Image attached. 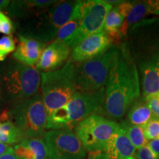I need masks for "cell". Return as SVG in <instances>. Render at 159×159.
I'll list each match as a JSON object with an SVG mask.
<instances>
[{
  "mask_svg": "<svg viewBox=\"0 0 159 159\" xmlns=\"http://www.w3.org/2000/svg\"><path fill=\"white\" fill-rule=\"evenodd\" d=\"M121 125L135 148L139 149L148 144V140L144 136L142 127L132 125L130 122H125Z\"/></svg>",
  "mask_w": 159,
  "mask_h": 159,
  "instance_id": "44dd1931",
  "label": "cell"
},
{
  "mask_svg": "<svg viewBox=\"0 0 159 159\" xmlns=\"http://www.w3.org/2000/svg\"><path fill=\"white\" fill-rule=\"evenodd\" d=\"M142 128L144 136L148 140L159 138V117L153 114L150 120Z\"/></svg>",
  "mask_w": 159,
  "mask_h": 159,
  "instance_id": "603a6c76",
  "label": "cell"
},
{
  "mask_svg": "<svg viewBox=\"0 0 159 159\" xmlns=\"http://www.w3.org/2000/svg\"><path fill=\"white\" fill-rule=\"evenodd\" d=\"M148 5V14L159 15V0L147 1Z\"/></svg>",
  "mask_w": 159,
  "mask_h": 159,
  "instance_id": "f1b7e54d",
  "label": "cell"
},
{
  "mask_svg": "<svg viewBox=\"0 0 159 159\" xmlns=\"http://www.w3.org/2000/svg\"><path fill=\"white\" fill-rule=\"evenodd\" d=\"M13 149L21 159H49L43 138L26 139L16 144Z\"/></svg>",
  "mask_w": 159,
  "mask_h": 159,
  "instance_id": "2e32d148",
  "label": "cell"
},
{
  "mask_svg": "<svg viewBox=\"0 0 159 159\" xmlns=\"http://www.w3.org/2000/svg\"><path fill=\"white\" fill-rule=\"evenodd\" d=\"M148 146L150 150L159 158V138L150 140L148 143Z\"/></svg>",
  "mask_w": 159,
  "mask_h": 159,
  "instance_id": "f546056e",
  "label": "cell"
},
{
  "mask_svg": "<svg viewBox=\"0 0 159 159\" xmlns=\"http://www.w3.org/2000/svg\"><path fill=\"white\" fill-rule=\"evenodd\" d=\"M75 2H58L35 16L25 25L19 34L47 43L56 37L61 27L71 19Z\"/></svg>",
  "mask_w": 159,
  "mask_h": 159,
  "instance_id": "5b68a950",
  "label": "cell"
},
{
  "mask_svg": "<svg viewBox=\"0 0 159 159\" xmlns=\"http://www.w3.org/2000/svg\"><path fill=\"white\" fill-rule=\"evenodd\" d=\"M13 32V25L12 21L2 12L0 11V33L11 35Z\"/></svg>",
  "mask_w": 159,
  "mask_h": 159,
  "instance_id": "d4e9b609",
  "label": "cell"
},
{
  "mask_svg": "<svg viewBox=\"0 0 159 159\" xmlns=\"http://www.w3.org/2000/svg\"><path fill=\"white\" fill-rule=\"evenodd\" d=\"M16 49V42L11 35H5L0 39V61H3L10 53Z\"/></svg>",
  "mask_w": 159,
  "mask_h": 159,
  "instance_id": "cb8c5ba5",
  "label": "cell"
},
{
  "mask_svg": "<svg viewBox=\"0 0 159 159\" xmlns=\"http://www.w3.org/2000/svg\"><path fill=\"white\" fill-rule=\"evenodd\" d=\"M69 54L70 48L66 43L55 39L43 49L35 68L43 72L57 70L66 63Z\"/></svg>",
  "mask_w": 159,
  "mask_h": 159,
  "instance_id": "7c38bea8",
  "label": "cell"
},
{
  "mask_svg": "<svg viewBox=\"0 0 159 159\" xmlns=\"http://www.w3.org/2000/svg\"><path fill=\"white\" fill-rule=\"evenodd\" d=\"M119 50L112 47L94 59L75 64V83L77 91L94 92L105 87L109 71Z\"/></svg>",
  "mask_w": 159,
  "mask_h": 159,
  "instance_id": "ba28073f",
  "label": "cell"
},
{
  "mask_svg": "<svg viewBox=\"0 0 159 159\" xmlns=\"http://www.w3.org/2000/svg\"><path fill=\"white\" fill-rule=\"evenodd\" d=\"M57 2L58 1L48 0L13 1L7 7V13L11 16L23 19L30 16H36Z\"/></svg>",
  "mask_w": 159,
  "mask_h": 159,
  "instance_id": "5bb4252c",
  "label": "cell"
},
{
  "mask_svg": "<svg viewBox=\"0 0 159 159\" xmlns=\"http://www.w3.org/2000/svg\"><path fill=\"white\" fill-rule=\"evenodd\" d=\"M87 159H108V158L104 152H94L89 153V156Z\"/></svg>",
  "mask_w": 159,
  "mask_h": 159,
  "instance_id": "4dcf8cb0",
  "label": "cell"
},
{
  "mask_svg": "<svg viewBox=\"0 0 159 159\" xmlns=\"http://www.w3.org/2000/svg\"><path fill=\"white\" fill-rule=\"evenodd\" d=\"M0 159H21L19 158L13 152V149H11V150H9L8 152H6V153L3 154L2 156H0Z\"/></svg>",
  "mask_w": 159,
  "mask_h": 159,
  "instance_id": "1f68e13d",
  "label": "cell"
},
{
  "mask_svg": "<svg viewBox=\"0 0 159 159\" xmlns=\"http://www.w3.org/2000/svg\"><path fill=\"white\" fill-rule=\"evenodd\" d=\"M157 57V65H158V71H159V53L158 55L156 56Z\"/></svg>",
  "mask_w": 159,
  "mask_h": 159,
  "instance_id": "e575fe53",
  "label": "cell"
},
{
  "mask_svg": "<svg viewBox=\"0 0 159 159\" xmlns=\"http://www.w3.org/2000/svg\"><path fill=\"white\" fill-rule=\"evenodd\" d=\"M49 159H86L87 151L71 130H50L45 133Z\"/></svg>",
  "mask_w": 159,
  "mask_h": 159,
  "instance_id": "30bf717a",
  "label": "cell"
},
{
  "mask_svg": "<svg viewBox=\"0 0 159 159\" xmlns=\"http://www.w3.org/2000/svg\"><path fill=\"white\" fill-rule=\"evenodd\" d=\"M19 42L13 57L17 62L28 66H33L39 62L41 53L46 47V43L32 38L19 34Z\"/></svg>",
  "mask_w": 159,
  "mask_h": 159,
  "instance_id": "4fadbf2b",
  "label": "cell"
},
{
  "mask_svg": "<svg viewBox=\"0 0 159 159\" xmlns=\"http://www.w3.org/2000/svg\"><path fill=\"white\" fill-rule=\"evenodd\" d=\"M147 14H148V5L147 2H140L134 3L132 9L130 10V13L127 16L126 19L124 21L122 27H121V34H126L127 30L131 25L138 22Z\"/></svg>",
  "mask_w": 159,
  "mask_h": 159,
  "instance_id": "ffe728a7",
  "label": "cell"
},
{
  "mask_svg": "<svg viewBox=\"0 0 159 159\" xmlns=\"http://www.w3.org/2000/svg\"><path fill=\"white\" fill-rule=\"evenodd\" d=\"M113 41L104 32L85 38L71 53V59L74 62H84L104 54L112 47Z\"/></svg>",
  "mask_w": 159,
  "mask_h": 159,
  "instance_id": "8fae6325",
  "label": "cell"
},
{
  "mask_svg": "<svg viewBox=\"0 0 159 159\" xmlns=\"http://www.w3.org/2000/svg\"><path fill=\"white\" fill-rule=\"evenodd\" d=\"M119 124L102 116L93 114L75 127V134L86 151L105 152Z\"/></svg>",
  "mask_w": 159,
  "mask_h": 159,
  "instance_id": "9c48e42d",
  "label": "cell"
},
{
  "mask_svg": "<svg viewBox=\"0 0 159 159\" xmlns=\"http://www.w3.org/2000/svg\"><path fill=\"white\" fill-rule=\"evenodd\" d=\"M105 99V87L94 92L76 91L63 107L47 117V129L71 130L102 108Z\"/></svg>",
  "mask_w": 159,
  "mask_h": 159,
  "instance_id": "3957f363",
  "label": "cell"
},
{
  "mask_svg": "<svg viewBox=\"0 0 159 159\" xmlns=\"http://www.w3.org/2000/svg\"><path fill=\"white\" fill-rule=\"evenodd\" d=\"M128 159H137V158H136V156H134V157H131V158H128Z\"/></svg>",
  "mask_w": 159,
  "mask_h": 159,
  "instance_id": "8d00e7d4",
  "label": "cell"
},
{
  "mask_svg": "<svg viewBox=\"0 0 159 159\" xmlns=\"http://www.w3.org/2000/svg\"><path fill=\"white\" fill-rule=\"evenodd\" d=\"M134 3L132 2H125L122 1V2L119 5H117L115 8L118 13L122 16V17L126 18L127 16L128 15V13H130V10L132 9L133 6H134Z\"/></svg>",
  "mask_w": 159,
  "mask_h": 159,
  "instance_id": "4316f807",
  "label": "cell"
},
{
  "mask_svg": "<svg viewBox=\"0 0 159 159\" xmlns=\"http://www.w3.org/2000/svg\"><path fill=\"white\" fill-rule=\"evenodd\" d=\"M142 91L145 101L159 94V71L157 57L148 60L142 66Z\"/></svg>",
  "mask_w": 159,
  "mask_h": 159,
  "instance_id": "9a60e30c",
  "label": "cell"
},
{
  "mask_svg": "<svg viewBox=\"0 0 159 159\" xmlns=\"http://www.w3.org/2000/svg\"><path fill=\"white\" fill-rule=\"evenodd\" d=\"M2 104V95H1V91H0V106Z\"/></svg>",
  "mask_w": 159,
  "mask_h": 159,
  "instance_id": "d590c367",
  "label": "cell"
},
{
  "mask_svg": "<svg viewBox=\"0 0 159 159\" xmlns=\"http://www.w3.org/2000/svg\"><path fill=\"white\" fill-rule=\"evenodd\" d=\"M112 5L101 0L75 2L71 19L80 20L78 28L66 42L69 48H74L85 38L103 31L105 19Z\"/></svg>",
  "mask_w": 159,
  "mask_h": 159,
  "instance_id": "8992f818",
  "label": "cell"
},
{
  "mask_svg": "<svg viewBox=\"0 0 159 159\" xmlns=\"http://www.w3.org/2000/svg\"><path fill=\"white\" fill-rule=\"evenodd\" d=\"M80 20L78 19H70L66 24L62 26L61 29L57 32L56 38L57 40L66 42L78 28Z\"/></svg>",
  "mask_w": 159,
  "mask_h": 159,
  "instance_id": "7402d4cb",
  "label": "cell"
},
{
  "mask_svg": "<svg viewBox=\"0 0 159 159\" xmlns=\"http://www.w3.org/2000/svg\"><path fill=\"white\" fill-rule=\"evenodd\" d=\"M104 108L107 114L121 118L140 97L137 68L125 53L119 52L105 83Z\"/></svg>",
  "mask_w": 159,
  "mask_h": 159,
  "instance_id": "6da1fadb",
  "label": "cell"
},
{
  "mask_svg": "<svg viewBox=\"0 0 159 159\" xmlns=\"http://www.w3.org/2000/svg\"><path fill=\"white\" fill-rule=\"evenodd\" d=\"M124 19L125 18L119 14L115 7H112L105 17L103 32L108 35L112 41L119 39L120 36V30Z\"/></svg>",
  "mask_w": 159,
  "mask_h": 159,
  "instance_id": "ac0fdd59",
  "label": "cell"
},
{
  "mask_svg": "<svg viewBox=\"0 0 159 159\" xmlns=\"http://www.w3.org/2000/svg\"><path fill=\"white\" fill-rule=\"evenodd\" d=\"M41 98L47 117L63 107L77 91L75 83V63L71 58L61 68L41 74Z\"/></svg>",
  "mask_w": 159,
  "mask_h": 159,
  "instance_id": "277c9868",
  "label": "cell"
},
{
  "mask_svg": "<svg viewBox=\"0 0 159 159\" xmlns=\"http://www.w3.org/2000/svg\"><path fill=\"white\" fill-rule=\"evenodd\" d=\"M9 119L26 139L43 138L47 125V113L41 94L38 92L31 98L12 107Z\"/></svg>",
  "mask_w": 159,
  "mask_h": 159,
  "instance_id": "52a82bcc",
  "label": "cell"
},
{
  "mask_svg": "<svg viewBox=\"0 0 159 159\" xmlns=\"http://www.w3.org/2000/svg\"><path fill=\"white\" fill-rule=\"evenodd\" d=\"M11 1L8 0H0V10H4L8 7Z\"/></svg>",
  "mask_w": 159,
  "mask_h": 159,
  "instance_id": "836d02e7",
  "label": "cell"
},
{
  "mask_svg": "<svg viewBox=\"0 0 159 159\" xmlns=\"http://www.w3.org/2000/svg\"><path fill=\"white\" fill-rule=\"evenodd\" d=\"M41 75L34 66L10 61L1 71L0 91L5 102L14 107L39 92Z\"/></svg>",
  "mask_w": 159,
  "mask_h": 159,
  "instance_id": "7a4b0ae2",
  "label": "cell"
},
{
  "mask_svg": "<svg viewBox=\"0 0 159 159\" xmlns=\"http://www.w3.org/2000/svg\"><path fill=\"white\" fill-rule=\"evenodd\" d=\"M153 114L147 103L135 102L129 111L128 118L130 124L143 127L150 120Z\"/></svg>",
  "mask_w": 159,
  "mask_h": 159,
  "instance_id": "d6986e66",
  "label": "cell"
},
{
  "mask_svg": "<svg viewBox=\"0 0 159 159\" xmlns=\"http://www.w3.org/2000/svg\"><path fill=\"white\" fill-rule=\"evenodd\" d=\"M135 156L137 159H159L150 150L148 144L138 149V150L136 151Z\"/></svg>",
  "mask_w": 159,
  "mask_h": 159,
  "instance_id": "484cf974",
  "label": "cell"
},
{
  "mask_svg": "<svg viewBox=\"0 0 159 159\" xmlns=\"http://www.w3.org/2000/svg\"><path fill=\"white\" fill-rule=\"evenodd\" d=\"M147 105L152 111V113L155 116L159 117V102L158 99V97H152V98L149 99L146 101Z\"/></svg>",
  "mask_w": 159,
  "mask_h": 159,
  "instance_id": "83f0119b",
  "label": "cell"
},
{
  "mask_svg": "<svg viewBox=\"0 0 159 159\" xmlns=\"http://www.w3.org/2000/svg\"><path fill=\"white\" fill-rule=\"evenodd\" d=\"M158 102H159V94H158Z\"/></svg>",
  "mask_w": 159,
  "mask_h": 159,
  "instance_id": "74e56055",
  "label": "cell"
},
{
  "mask_svg": "<svg viewBox=\"0 0 159 159\" xmlns=\"http://www.w3.org/2000/svg\"><path fill=\"white\" fill-rule=\"evenodd\" d=\"M25 139L21 131L11 121H0V143L17 144Z\"/></svg>",
  "mask_w": 159,
  "mask_h": 159,
  "instance_id": "e0dca14e",
  "label": "cell"
},
{
  "mask_svg": "<svg viewBox=\"0 0 159 159\" xmlns=\"http://www.w3.org/2000/svg\"><path fill=\"white\" fill-rule=\"evenodd\" d=\"M11 149H13V148L11 146H10V145L3 144V143H0V156H2L3 154L7 152Z\"/></svg>",
  "mask_w": 159,
  "mask_h": 159,
  "instance_id": "d6a6232c",
  "label": "cell"
}]
</instances>
